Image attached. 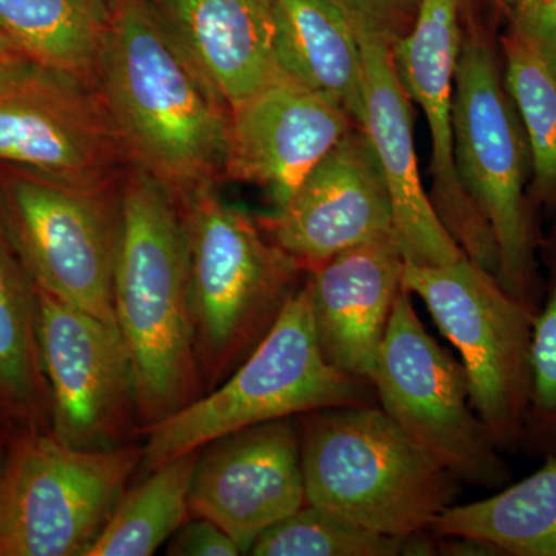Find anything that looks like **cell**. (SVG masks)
Wrapping results in <instances>:
<instances>
[{"instance_id":"22","label":"cell","mask_w":556,"mask_h":556,"mask_svg":"<svg viewBox=\"0 0 556 556\" xmlns=\"http://www.w3.org/2000/svg\"><path fill=\"white\" fill-rule=\"evenodd\" d=\"M428 530L484 541L501 555L556 556V455L496 495L445 508Z\"/></svg>"},{"instance_id":"13","label":"cell","mask_w":556,"mask_h":556,"mask_svg":"<svg viewBox=\"0 0 556 556\" xmlns=\"http://www.w3.org/2000/svg\"><path fill=\"white\" fill-rule=\"evenodd\" d=\"M460 43L459 0H424L412 30L391 50L399 79L430 129L433 190L428 195L434 212L460 251L496 276L495 232L464 189L456 167L453 83Z\"/></svg>"},{"instance_id":"19","label":"cell","mask_w":556,"mask_h":556,"mask_svg":"<svg viewBox=\"0 0 556 556\" xmlns=\"http://www.w3.org/2000/svg\"><path fill=\"white\" fill-rule=\"evenodd\" d=\"M160 27L229 110L280 75L273 0H146Z\"/></svg>"},{"instance_id":"16","label":"cell","mask_w":556,"mask_h":556,"mask_svg":"<svg viewBox=\"0 0 556 556\" xmlns=\"http://www.w3.org/2000/svg\"><path fill=\"white\" fill-rule=\"evenodd\" d=\"M356 126L361 124L339 102L280 73L230 110L225 177L265 190L276 214Z\"/></svg>"},{"instance_id":"10","label":"cell","mask_w":556,"mask_h":556,"mask_svg":"<svg viewBox=\"0 0 556 556\" xmlns=\"http://www.w3.org/2000/svg\"><path fill=\"white\" fill-rule=\"evenodd\" d=\"M0 179V219L36 287L116 325L119 199L13 169Z\"/></svg>"},{"instance_id":"15","label":"cell","mask_w":556,"mask_h":556,"mask_svg":"<svg viewBox=\"0 0 556 556\" xmlns=\"http://www.w3.org/2000/svg\"><path fill=\"white\" fill-rule=\"evenodd\" d=\"M274 243L305 268L369 241L394 239V212L378 152L353 127L269 219Z\"/></svg>"},{"instance_id":"14","label":"cell","mask_w":556,"mask_h":556,"mask_svg":"<svg viewBox=\"0 0 556 556\" xmlns=\"http://www.w3.org/2000/svg\"><path fill=\"white\" fill-rule=\"evenodd\" d=\"M305 504L298 416L241 428L200 450L190 514L222 527L241 555Z\"/></svg>"},{"instance_id":"34","label":"cell","mask_w":556,"mask_h":556,"mask_svg":"<svg viewBox=\"0 0 556 556\" xmlns=\"http://www.w3.org/2000/svg\"><path fill=\"white\" fill-rule=\"evenodd\" d=\"M500 2H501V5H503V3L506 2V0H500Z\"/></svg>"},{"instance_id":"23","label":"cell","mask_w":556,"mask_h":556,"mask_svg":"<svg viewBox=\"0 0 556 556\" xmlns=\"http://www.w3.org/2000/svg\"><path fill=\"white\" fill-rule=\"evenodd\" d=\"M113 0H0V35L24 56L98 87Z\"/></svg>"},{"instance_id":"6","label":"cell","mask_w":556,"mask_h":556,"mask_svg":"<svg viewBox=\"0 0 556 556\" xmlns=\"http://www.w3.org/2000/svg\"><path fill=\"white\" fill-rule=\"evenodd\" d=\"M453 130L460 182L495 232L497 281L538 309L536 230L526 197L529 142L495 50L481 31L463 36L453 83Z\"/></svg>"},{"instance_id":"11","label":"cell","mask_w":556,"mask_h":556,"mask_svg":"<svg viewBox=\"0 0 556 556\" xmlns=\"http://www.w3.org/2000/svg\"><path fill=\"white\" fill-rule=\"evenodd\" d=\"M124 161L98 87L27 56L0 65V163L72 188L108 189Z\"/></svg>"},{"instance_id":"5","label":"cell","mask_w":556,"mask_h":556,"mask_svg":"<svg viewBox=\"0 0 556 556\" xmlns=\"http://www.w3.org/2000/svg\"><path fill=\"white\" fill-rule=\"evenodd\" d=\"M378 402L369 380L327 362L314 325L311 280L295 289L276 324L222 386L141 431V475L208 442L257 424L314 409Z\"/></svg>"},{"instance_id":"25","label":"cell","mask_w":556,"mask_h":556,"mask_svg":"<svg viewBox=\"0 0 556 556\" xmlns=\"http://www.w3.org/2000/svg\"><path fill=\"white\" fill-rule=\"evenodd\" d=\"M503 50L504 84L529 142L535 197L556 206V70L514 33L504 36Z\"/></svg>"},{"instance_id":"7","label":"cell","mask_w":556,"mask_h":556,"mask_svg":"<svg viewBox=\"0 0 556 556\" xmlns=\"http://www.w3.org/2000/svg\"><path fill=\"white\" fill-rule=\"evenodd\" d=\"M142 445L80 450L21 428L0 460V556H87L142 463Z\"/></svg>"},{"instance_id":"32","label":"cell","mask_w":556,"mask_h":556,"mask_svg":"<svg viewBox=\"0 0 556 556\" xmlns=\"http://www.w3.org/2000/svg\"><path fill=\"white\" fill-rule=\"evenodd\" d=\"M548 257H551L552 262L556 265V226L554 233H552L551 241H548Z\"/></svg>"},{"instance_id":"30","label":"cell","mask_w":556,"mask_h":556,"mask_svg":"<svg viewBox=\"0 0 556 556\" xmlns=\"http://www.w3.org/2000/svg\"><path fill=\"white\" fill-rule=\"evenodd\" d=\"M172 556H239L240 547L215 522L192 517L177 530L167 544Z\"/></svg>"},{"instance_id":"17","label":"cell","mask_w":556,"mask_h":556,"mask_svg":"<svg viewBox=\"0 0 556 556\" xmlns=\"http://www.w3.org/2000/svg\"><path fill=\"white\" fill-rule=\"evenodd\" d=\"M364 62V119L378 152L394 212V241L405 262L442 266L463 258L442 226L417 169L412 98L394 67L393 43L356 33Z\"/></svg>"},{"instance_id":"27","label":"cell","mask_w":556,"mask_h":556,"mask_svg":"<svg viewBox=\"0 0 556 556\" xmlns=\"http://www.w3.org/2000/svg\"><path fill=\"white\" fill-rule=\"evenodd\" d=\"M521 448L544 459L556 455V274L533 321L529 408Z\"/></svg>"},{"instance_id":"29","label":"cell","mask_w":556,"mask_h":556,"mask_svg":"<svg viewBox=\"0 0 556 556\" xmlns=\"http://www.w3.org/2000/svg\"><path fill=\"white\" fill-rule=\"evenodd\" d=\"M508 30L556 70V0H506Z\"/></svg>"},{"instance_id":"12","label":"cell","mask_w":556,"mask_h":556,"mask_svg":"<svg viewBox=\"0 0 556 556\" xmlns=\"http://www.w3.org/2000/svg\"><path fill=\"white\" fill-rule=\"evenodd\" d=\"M50 431L70 447H118L139 437L134 372L118 327L36 287Z\"/></svg>"},{"instance_id":"3","label":"cell","mask_w":556,"mask_h":556,"mask_svg":"<svg viewBox=\"0 0 556 556\" xmlns=\"http://www.w3.org/2000/svg\"><path fill=\"white\" fill-rule=\"evenodd\" d=\"M306 504L382 535L428 529L459 484L396 420L371 405L298 416Z\"/></svg>"},{"instance_id":"24","label":"cell","mask_w":556,"mask_h":556,"mask_svg":"<svg viewBox=\"0 0 556 556\" xmlns=\"http://www.w3.org/2000/svg\"><path fill=\"white\" fill-rule=\"evenodd\" d=\"M200 450L167 460L121 495L87 556H150L192 518L190 486Z\"/></svg>"},{"instance_id":"9","label":"cell","mask_w":556,"mask_h":556,"mask_svg":"<svg viewBox=\"0 0 556 556\" xmlns=\"http://www.w3.org/2000/svg\"><path fill=\"white\" fill-rule=\"evenodd\" d=\"M369 382L380 407L464 484L503 489L511 470L468 396L463 362L428 334L399 292Z\"/></svg>"},{"instance_id":"28","label":"cell","mask_w":556,"mask_h":556,"mask_svg":"<svg viewBox=\"0 0 556 556\" xmlns=\"http://www.w3.org/2000/svg\"><path fill=\"white\" fill-rule=\"evenodd\" d=\"M424 0H334L354 31L394 43L412 30Z\"/></svg>"},{"instance_id":"21","label":"cell","mask_w":556,"mask_h":556,"mask_svg":"<svg viewBox=\"0 0 556 556\" xmlns=\"http://www.w3.org/2000/svg\"><path fill=\"white\" fill-rule=\"evenodd\" d=\"M0 417L49 430L51 396L39 342L36 285L0 219Z\"/></svg>"},{"instance_id":"20","label":"cell","mask_w":556,"mask_h":556,"mask_svg":"<svg viewBox=\"0 0 556 556\" xmlns=\"http://www.w3.org/2000/svg\"><path fill=\"white\" fill-rule=\"evenodd\" d=\"M273 20L278 72L339 102L362 126L361 43L334 0H273Z\"/></svg>"},{"instance_id":"2","label":"cell","mask_w":556,"mask_h":556,"mask_svg":"<svg viewBox=\"0 0 556 556\" xmlns=\"http://www.w3.org/2000/svg\"><path fill=\"white\" fill-rule=\"evenodd\" d=\"M113 305L134 372L139 434L206 394L189 300L188 243L177 201L134 169L119 190Z\"/></svg>"},{"instance_id":"18","label":"cell","mask_w":556,"mask_h":556,"mask_svg":"<svg viewBox=\"0 0 556 556\" xmlns=\"http://www.w3.org/2000/svg\"><path fill=\"white\" fill-rule=\"evenodd\" d=\"M405 258L394 239L339 252L311 269L321 354L351 378L369 380L402 291Z\"/></svg>"},{"instance_id":"33","label":"cell","mask_w":556,"mask_h":556,"mask_svg":"<svg viewBox=\"0 0 556 556\" xmlns=\"http://www.w3.org/2000/svg\"><path fill=\"white\" fill-rule=\"evenodd\" d=\"M7 442L3 441L2 430H0V460H2L3 453H5Z\"/></svg>"},{"instance_id":"8","label":"cell","mask_w":556,"mask_h":556,"mask_svg":"<svg viewBox=\"0 0 556 556\" xmlns=\"http://www.w3.org/2000/svg\"><path fill=\"white\" fill-rule=\"evenodd\" d=\"M402 287L424 300L442 334L457 348L468 396L501 452L525 438L530 343L538 309L514 298L467 255L442 266L405 262Z\"/></svg>"},{"instance_id":"26","label":"cell","mask_w":556,"mask_h":556,"mask_svg":"<svg viewBox=\"0 0 556 556\" xmlns=\"http://www.w3.org/2000/svg\"><path fill=\"white\" fill-rule=\"evenodd\" d=\"M404 538L382 535L305 504L260 533L254 556H397Z\"/></svg>"},{"instance_id":"31","label":"cell","mask_w":556,"mask_h":556,"mask_svg":"<svg viewBox=\"0 0 556 556\" xmlns=\"http://www.w3.org/2000/svg\"><path fill=\"white\" fill-rule=\"evenodd\" d=\"M20 56H24V54L17 50V47L10 39H7L5 36L0 35V65L11 60H16Z\"/></svg>"},{"instance_id":"1","label":"cell","mask_w":556,"mask_h":556,"mask_svg":"<svg viewBox=\"0 0 556 556\" xmlns=\"http://www.w3.org/2000/svg\"><path fill=\"white\" fill-rule=\"evenodd\" d=\"M98 90L127 161L178 201L225 177L230 110L146 0H113Z\"/></svg>"},{"instance_id":"4","label":"cell","mask_w":556,"mask_h":556,"mask_svg":"<svg viewBox=\"0 0 556 556\" xmlns=\"http://www.w3.org/2000/svg\"><path fill=\"white\" fill-rule=\"evenodd\" d=\"M188 243L193 343L204 390H215L274 327L305 268L263 237L214 185L178 201Z\"/></svg>"}]
</instances>
